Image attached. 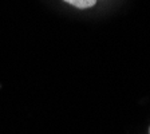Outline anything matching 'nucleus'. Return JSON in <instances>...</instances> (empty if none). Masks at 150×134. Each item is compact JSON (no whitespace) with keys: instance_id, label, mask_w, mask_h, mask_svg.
Listing matches in <instances>:
<instances>
[{"instance_id":"1","label":"nucleus","mask_w":150,"mask_h":134,"mask_svg":"<svg viewBox=\"0 0 150 134\" xmlns=\"http://www.w3.org/2000/svg\"><path fill=\"white\" fill-rule=\"evenodd\" d=\"M63 1L71 4V6L76 7L79 9H87L95 6L98 0H63Z\"/></svg>"},{"instance_id":"2","label":"nucleus","mask_w":150,"mask_h":134,"mask_svg":"<svg viewBox=\"0 0 150 134\" xmlns=\"http://www.w3.org/2000/svg\"><path fill=\"white\" fill-rule=\"evenodd\" d=\"M149 134H150V128H149Z\"/></svg>"}]
</instances>
